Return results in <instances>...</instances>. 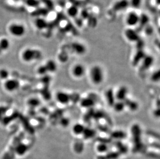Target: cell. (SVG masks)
Masks as SVG:
<instances>
[{
  "mask_svg": "<svg viewBox=\"0 0 160 159\" xmlns=\"http://www.w3.org/2000/svg\"><path fill=\"white\" fill-rule=\"evenodd\" d=\"M42 56V52L39 50L28 48L23 52L21 56L24 62H31L34 60H39Z\"/></svg>",
  "mask_w": 160,
  "mask_h": 159,
  "instance_id": "6da1fadb",
  "label": "cell"
},
{
  "mask_svg": "<svg viewBox=\"0 0 160 159\" xmlns=\"http://www.w3.org/2000/svg\"><path fill=\"white\" fill-rule=\"evenodd\" d=\"M91 78L92 82L96 84L101 83L104 79V74L101 68L95 66L92 68L91 70Z\"/></svg>",
  "mask_w": 160,
  "mask_h": 159,
  "instance_id": "7a4b0ae2",
  "label": "cell"
},
{
  "mask_svg": "<svg viewBox=\"0 0 160 159\" xmlns=\"http://www.w3.org/2000/svg\"><path fill=\"white\" fill-rule=\"evenodd\" d=\"M132 132L133 135V141L135 144V149L141 148L142 147L141 142V129L138 125H134L132 128Z\"/></svg>",
  "mask_w": 160,
  "mask_h": 159,
  "instance_id": "3957f363",
  "label": "cell"
},
{
  "mask_svg": "<svg viewBox=\"0 0 160 159\" xmlns=\"http://www.w3.org/2000/svg\"><path fill=\"white\" fill-rule=\"evenodd\" d=\"M9 31L13 36L21 37L26 33V28L21 24H12L9 26Z\"/></svg>",
  "mask_w": 160,
  "mask_h": 159,
  "instance_id": "277c9868",
  "label": "cell"
},
{
  "mask_svg": "<svg viewBox=\"0 0 160 159\" xmlns=\"http://www.w3.org/2000/svg\"><path fill=\"white\" fill-rule=\"evenodd\" d=\"M19 82L14 79H8L4 83L5 89L8 92L16 91L19 89Z\"/></svg>",
  "mask_w": 160,
  "mask_h": 159,
  "instance_id": "5b68a950",
  "label": "cell"
},
{
  "mask_svg": "<svg viewBox=\"0 0 160 159\" xmlns=\"http://www.w3.org/2000/svg\"><path fill=\"white\" fill-rule=\"evenodd\" d=\"M139 16L135 12H130L126 18V23L129 26H134L139 22Z\"/></svg>",
  "mask_w": 160,
  "mask_h": 159,
  "instance_id": "8992f818",
  "label": "cell"
},
{
  "mask_svg": "<svg viewBox=\"0 0 160 159\" xmlns=\"http://www.w3.org/2000/svg\"><path fill=\"white\" fill-rule=\"evenodd\" d=\"M124 34L127 39L131 42H138L141 39L138 31L131 28L127 29Z\"/></svg>",
  "mask_w": 160,
  "mask_h": 159,
  "instance_id": "52a82bcc",
  "label": "cell"
},
{
  "mask_svg": "<svg viewBox=\"0 0 160 159\" xmlns=\"http://www.w3.org/2000/svg\"><path fill=\"white\" fill-rule=\"evenodd\" d=\"M130 3L128 0H119L113 5L112 10L115 12H120L128 7Z\"/></svg>",
  "mask_w": 160,
  "mask_h": 159,
  "instance_id": "ba28073f",
  "label": "cell"
},
{
  "mask_svg": "<svg viewBox=\"0 0 160 159\" xmlns=\"http://www.w3.org/2000/svg\"><path fill=\"white\" fill-rule=\"evenodd\" d=\"M56 99L60 104H65L70 102L71 99V96L64 92H58L56 95Z\"/></svg>",
  "mask_w": 160,
  "mask_h": 159,
  "instance_id": "9c48e42d",
  "label": "cell"
},
{
  "mask_svg": "<svg viewBox=\"0 0 160 159\" xmlns=\"http://www.w3.org/2000/svg\"><path fill=\"white\" fill-rule=\"evenodd\" d=\"M128 90L125 86L120 87L116 94V98L120 101H124L127 99Z\"/></svg>",
  "mask_w": 160,
  "mask_h": 159,
  "instance_id": "30bf717a",
  "label": "cell"
},
{
  "mask_svg": "<svg viewBox=\"0 0 160 159\" xmlns=\"http://www.w3.org/2000/svg\"><path fill=\"white\" fill-rule=\"evenodd\" d=\"M71 48L74 52L78 54H82L86 52V47L79 42H73L71 44Z\"/></svg>",
  "mask_w": 160,
  "mask_h": 159,
  "instance_id": "8fae6325",
  "label": "cell"
},
{
  "mask_svg": "<svg viewBox=\"0 0 160 159\" xmlns=\"http://www.w3.org/2000/svg\"><path fill=\"white\" fill-rule=\"evenodd\" d=\"M85 72V67L80 64L76 65L72 69V74L75 77L80 78L84 75Z\"/></svg>",
  "mask_w": 160,
  "mask_h": 159,
  "instance_id": "7c38bea8",
  "label": "cell"
},
{
  "mask_svg": "<svg viewBox=\"0 0 160 159\" xmlns=\"http://www.w3.org/2000/svg\"><path fill=\"white\" fill-rule=\"evenodd\" d=\"M146 54L142 49L138 50L137 52L135 55L133 60V64L134 66H136L139 62L142 60L143 58L145 57Z\"/></svg>",
  "mask_w": 160,
  "mask_h": 159,
  "instance_id": "4fadbf2b",
  "label": "cell"
},
{
  "mask_svg": "<svg viewBox=\"0 0 160 159\" xmlns=\"http://www.w3.org/2000/svg\"><path fill=\"white\" fill-rule=\"evenodd\" d=\"M106 98L109 105L113 107L115 102V95L112 89H109L106 92Z\"/></svg>",
  "mask_w": 160,
  "mask_h": 159,
  "instance_id": "5bb4252c",
  "label": "cell"
},
{
  "mask_svg": "<svg viewBox=\"0 0 160 159\" xmlns=\"http://www.w3.org/2000/svg\"><path fill=\"white\" fill-rule=\"evenodd\" d=\"M153 63V58L150 55H146L142 60V68L143 70H146L149 68L150 67Z\"/></svg>",
  "mask_w": 160,
  "mask_h": 159,
  "instance_id": "9a60e30c",
  "label": "cell"
},
{
  "mask_svg": "<svg viewBox=\"0 0 160 159\" xmlns=\"http://www.w3.org/2000/svg\"><path fill=\"white\" fill-rule=\"evenodd\" d=\"M35 26L39 30H43L48 26V23L44 18H38L36 19L35 21Z\"/></svg>",
  "mask_w": 160,
  "mask_h": 159,
  "instance_id": "2e32d148",
  "label": "cell"
},
{
  "mask_svg": "<svg viewBox=\"0 0 160 159\" xmlns=\"http://www.w3.org/2000/svg\"><path fill=\"white\" fill-rule=\"evenodd\" d=\"M49 11L46 8H37L35 11L32 12V15L34 16H46Z\"/></svg>",
  "mask_w": 160,
  "mask_h": 159,
  "instance_id": "e0dca14e",
  "label": "cell"
},
{
  "mask_svg": "<svg viewBox=\"0 0 160 159\" xmlns=\"http://www.w3.org/2000/svg\"><path fill=\"white\" fill-rule=\"evenodd\" d=\"M110 137L112 138L117 139V140H121L123 139L126 137V133L122 131H115L110 134Z\"/></svg>",
  "mask_w": 160,
  "mask_h": 159,
  "instance_id": "ac0fdd59",
  "label": "cell"
},
{
  "mask_svg": "<svg viewBox=\"0 0 160 159\" xmlns=\"http://www.w3.org/2000/svg\"><path fill=\"white\" fill-rule=\"evenodd\" d=\"M125 105H127L128 107V108L132 111H136L138 108V103L134 101L131 100L129 99H126L123 101Z\"/></svg>",
  "mask_w": 160,
  "mask_h": 159,
  "instance_id": "d6986e66",
  "label": "cell"
},
{
  "mask_svg": "<svg viewBox=\"0 0 160 159\" xmlns=\"http://www.w3.org/2000/svg\"><path fill=\"white\" fill-rule=\"evenodd\" d=\"M94 104V100L91 98H84L81 101V105L84 108H89Z\"/></svg>",
  "mask_w": 160,
  "mask_h": 159,
  "instance_id": "ffe728a7",
  "label": "cell"
},
{
  "mask_svg": "<svg viewBox=\"0 0 160 159\" xmlns=\"http://www.w3.org/2000/svg\"><path fill=\"white\" fill-rule=\"evenodd\" d=\"M82 134H83L85 139H90V138H92L95 136L96 132L93 129L85 128V130L83 131Z\"/></svg>",
  "mask_w": 160,
  "mask_h": 159,
  "instance_id": "44dd1931",
  "label": "cell"
},
{
  "mask_svg": "<svg viewBox=\"0 0 160 159\" xmlns=\"http://www.w3.org/2000/svg\"><path fill=\"white\" fill-rule=\"evenodd\" d=\"M85 129V127L83 125L80 123H76L72 127V131L74 132V133L76 135H80L83 133Z\"/></svg>",
  "mask_w": 160,
  "mask_h": 159,
  "instance_id": "7402d4cb",
  "label": "cell"
},
{
  "mask_svg": "<svg viewBox=\"0 0 160 159\" xmlns=\"http://www.w3.org/2000/svg\"><path fill=\"white\" fill-rule=\"evenodd\" d=\"M45 66L47 71L49 72H53L57 70V66L56 63L53 60H49L47 62Z\"/></svg>",
  "mask_w": 160,
  "mask_h": 159,
  "instance_id": "603a6c76",
  "label": "cell"
},
{
  "mask_svg": "<svg viewBox=\"0 0 160 159\" xmlns=\"http://www.w3.org/2000/svg\"><path fill=\"white\" fill-rule=\"evenodd\" d=\"M28 150V147L26 145L20 144L16 148V152L18 155L22 156L26 153Z\"/></svg>",
  "mask_w": 160,
  "mask_h": 159,
  "instance_id": "cb8c5ba5",
  "label": "cell"
},
{
  "mask_svg": "<svg viewBox=\"0 0 160 159\" xmlns=\"http://www.w3.org/2000/svg\"><path fill=\"white\" fill-rule=\"evenodd\" d=\"M148 22H149V18L148 17L143 14L142 16H139V22L138 24H139V27H145L147 26V24H148Z\"/></svg>",
  "mask_w": 160,
  "mask_h": 159,
  "instance_id": "d4e9b609",
  "label": "cell"
},
{
  "mask_svg": "<svg viewBox=\"0 0 160 159\" xmlns=\"http://www.w3.org/2000/svg\"><path fill=\"white\" fill-rule=\"evenodd\" d=\"M67 12L69 16L72 18H75L78 14V9L77 6L72 5L68 8L67 11Z\"/></svg>",
  "mask_w": 160,
  "mask_h": 159,
  "instance_id": "484cf974",
  "label": "cell"
},
{
  "mask_svg": "<svg viewBox=\"0 0 160 159\" xmlns=\"http://www.w3.org/2000/svg\"><path fill=\"white\" fill-rule=\"evenodd\" d=\"M10 47V42L6 38H3L0 41V49L1 51H5L9 49Z\"/></svg>",
  "mask_w": 160,
  "mask_h": 159,
  "instance_id": "4316f807",
  "label": "cell"
},
{
  "mask_svg": "<svg viewBox=\"0 0 160 159\" xmlns=\"http://www.w3.org/2000/svg\"><path fill=\"white\" fill-rule=\"evenodd\" d=\"M125 106V104L123 101H118V102H115L113 107L116 111L120 112L124 110Z\"/></svg>",
  "mask_w": 160,
  "mask_h": 159,
  "instance_id": "83f0119b",
  "label": "cell"
},
{
  "mask_svg": "<svg viewBox=\"0 0 160 159\" xmlns=\"http://www.w3.org/2000/svg\"><path fill=\"white\" fill-rule=\"evenodd\" d=\"M97 151L101 153H104L108 152L109 149L108 145L106 143H101L97 146Z\"/></svg>",
  "mask_w": 160,
  "mask_h": 159,
  "instance_id": "f1b7e54d",
  "label": "cell"
},
{
  "mask_svg": "<svg viewBox=\"0 0 160 159\" xmlns=\"http://www.w3.org/2000/svg\"><path fill=\"white\" fill-rule=\"evenodd\" d=\"M26 4L28 6L33 8H38L39 7L41 2L38 0H26Z\"/></svg>",
  "mask_w": 160,
  "mask_h": 159,
  "instance_id": "f546056e",
  "label": "cell"
},
{
  "mask_svg": "<svg viewBox=\"0 0 160 159\" xmlns=\"http://www.w3.org/2000/svg\"><path fill=\"white\" fill-rule=\"evenodd\" d=\"M41 2L45 5L46 8L49 11H52L54 8V4L52 0H41Z\"/></svg>",
  "mask_w": 160,
  "mask_h": 159,
  "instance_id": "4dcf8cb0",
  "label": "cell"
},
{
  "mask_svg": "<svg viewBox=\"0 0 160 159\" xmlns=\"http://www.w3.org/2000/svg\"><path fill=\"white\" fill-rule=\"evenodd\" d=\"M9 72L8 70L5 68L0 69V79L3 80H8L9 77Z\"/></svg>",
  "mask_w": 160,
  "mask_h": 159,
  "instance_id": "1f68e13d",
  "label": "cell"
},
{
  "mask_svg": "<svg viewBox=\"0 0 160 159\" xmlns=\"http://www.w3.org/2000/svg\"><path fill=\"white\" fill-rule=\"evenodd\" d=\"M120 156L118 152H110L105 156L106 159H117Z\"/></svg>",
  "mask_w": 160,
  "mask_h": 159,
  "instance_id": "d6a6232c",
  "label": "cell"
},
{
  "mask_svg": "<svg viewBox=\"0 0 160 159\" xmlns=\"http://www.w3.org/2000/svg\"><path fill=\"white\" fill-rule=\"evenodd\" d=\"M142 0H130V1H129L130 5H131L132 7L135 9L140 7L142 4Z\"/></svg>",
  "mask_w": 160,
  "mask_h": 159,
  "instance_id": "836d02e7",
  "label": "cell"
},
{
  "mask_svg": "<svg viewBox=\"0 0 160 159\" xmlns=\"http://www.w3.org/2000/svg\"><path fill=\"white\" fill-rule=\"evenodd\" d=\"M40 104V101L37 98H31L28 101V104L31 107H36Z\"/></svg>",
  "mask_w": 160,
  "mask_h": 159,
  "instance_id": "e575fe53",
  "label": "cell"
},
{
  "mask_svg": "<svg viewBox=\"0 0 160 159\" xmlns=\"http://www.w3.org/2000/svg\"><path fill=\"white\" fill-rule=\"evenodd\" d=\"M116 146L118 148L119 152L121 153H125L127 152V150H128L127 147L123 144H122L120 142H117V143H116Z\"/></svg>",
  "mask_w": 160,
  "mask_h": 159,
  "instance_id": "d590c367",
  "label": "cell"
},
{
  "mask_svg": "<svg viewBox=\"0 0 160 159\" xmlns=\"http://www.w3.org/2000/svg\"><path fill=\"white\" fill-rule=\"evenodd\" d=\"M74 150L77 153H81L83 150V145L82 143H77L74 146Z\"/></svg>",
  "mask_w": 160,
  "mask_h": 159,
  "instance_id": "8d00e7d4",
  "label": "cell"
},
{
  "mask_svg": "<svg viewBox=\"0 0 160 159\" xmlns=\"http://www.w3.org/2000/svg\"><path fill=\"white\" fill-rule=\"evenodd\" d=\"M160 78V71H156V72H154V74H153V75H152V77H151V79L154 82H157V81H159Z\"/></svg>",
  "mask_w": 160,
  "mask_h": 159,
  "instance_id": "74e56055",
  "label": "cell"
},
{
  "mask_svg": "<svg viewBox=\"0 0 160 159\" xmlns=\"http://www.w3.org/2000/svg\"><path fill=\"white\" fill-rule=\"evenodd\" d=\"M38 74H40L41 75H45L46 72H48L47 71V69L46 68L45 66H41L38 68Z\"/></svg>",
  "mask_w": 160,
  "mask_h": 159,
  "instance_id": "f35d334b",
  "label": "cell"
},
{
  "mask_svg": "<svg viewBox=\"0 0 160 159\" xmlns=\"http://www.w3.org/2000/svg\"><path fill=\"white\" fill-rule=\"evenodd\" d=\"M60 123L61 125H62V126L64 127H66L70 123V122H69L68 119L67 118H63L61 120Z\"/></svg>",
  "mask_w": 160,
  "mask_h": 159,
  "instance_id": "ab89813d",
  "label": "cell"
},
{
  "mask_svg": "<svg viewBox=\"0 0 160 159\" xmlns=\"http://www.w3.org/2000/svg\"><path fill=\"white\" fill-rule=\"evenodd\" d=\"M98 159H106V158H105V156H101L98 157Z\"/></svg>",
  "mask_w": 160,
  "mask_h": 159,
  "instance_id": "60d3db41",
  "label": "cell"
},
{
  "mask_svg": "<svg viewBox=\"0 0 160 159\" xmlns=\"http://www.w3.org/2000/svg\"><path fill=\"white\" fill-rule=\"evenodd\" d=\"M1 52H2L1 50V49H0V54H1Z\"/></svg>",
  "mask_w": 160,
  "mask_h": 159,
  "instance_id": "b9f144b4",
  "label": "cell"
}]
</instances>
